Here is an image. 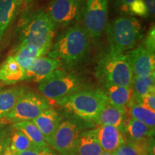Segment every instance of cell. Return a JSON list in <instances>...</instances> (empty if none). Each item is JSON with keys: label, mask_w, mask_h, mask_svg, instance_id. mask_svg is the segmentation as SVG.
Wrapping results in <instances>:
<instances>
[{"label": "cell", "mask_w": 155, "mask_h": 155, "mask_svg": "<svg viewBox=\"0 0 155 155\" xmlns=\"http://www.w3.org/2000/svg\"><path fill=\"white\" fill-rule=\"evenodd\" d=\"M90 36L80 24H73L52 44L48 55L61 62L62 67L72 68L82 63L88 55Z\"/></svg>", "instance_id": "obj_1"}, {"label": "cell", "mask_w": 155, "mask_h": 155, "mask_svg": "<svg viewBox=\"0 0 155 155\" xmlns=\"http://www.w3.org/2000/svg\"><path fill=\"white\" fill-rule=\"evenodd\" d=\"M55 27L43 9L25 12L19 26V45L35 46L47 55L53 44Z\"/></svg>", "instance_id": "obj_2"}, {"label": "cell", "mask_w": 155, "mask_h": 155, "mask_svg": "<svg viewBox=\"0 0 155 155\" xmlns=\"http://www.w3.org/2000/svg\"><path fill=\"white\" fill-rule=\"evenodd\" d=\"M56 102L66 113L95 124L108 101L103 88L90 86L77 91Z\"/></svg>", "instance_id": "obj_3"}, {"label": "cell", "mask_w": 155, "mask_h": 155, "mask_svg": "<svg viewBox=\"0 0 155 155\" xmlns=\"http://www.w3.org/2000/svg\"><path fill=\"white\" fill-rule=\"evenodd\" d=\"M95 75L104 85L132 87L133 72L127 54L108 49L98 58Z\"/></svg>", "instance_id": "obj_4"}, {"label": "cell", "mask_w": 155, "mask_h": 155, "mask_svg": "<svg viewBox=\"0 0 155 155\" xmlns=\"http://www.w3.org/2000/svg\"><path fill=\"white\" fill-rule=\"evenodd\" d=\"M109 48L116 53L133 49L144 36V28L138 19L131 16H121L106 27Z\"/></svg>", "instance_id": "obj_5"}, {"label": "cell", "mask_w": 155, "mask_h": 155, "mask_svg": "<svg viewBox=\"0 0 155 155\" xmlns=\"http://www.w3.org/2000/svg\"><path fill=\"white\" fill-rule=\"evenodd\" d=\"M94 123L65 114L54 135L52 147L60 155H75V147L80 135L92 129Z\"/></svg>", "instance_id": "obj_6"}, {"label": "cell", "mask_w": 155, "mask_h": 155, "mask_svg": "<svg viewBox=\"0 0 155 155\" xmlns=\"http://www.w3.org/2000/svg\"><path fill=\"white\" fill-rule=\"evenodd\" d=\"M85 76L75 73H66L60 68L47 80L39 83L38 90L46 98L61 99L77 91L90 87Z\"/></svg>", "instance_id": "obj_7"}, {"label": "cell", "mask_w": 155, "mask_h": 155, "mask_svg": "<svg viewBox=\"0 0 155 155\" xmlns=\"http://www.w3.org/2000/svg\"><path fill=\"white\" fill-rule=\"evenodd\" d=\"M49 108L50 104L45 97L28 91L20 97L14 108L3 119L13 124L33 121L42 112Z\"/></svg>", "instance_id": "obj_8"}, {"label": "cell", "mask_w": 155, "mask_h": 155, "mask_svg": "<svg viewBox=\"0 0 155 155\" xmlns=\"http://www.w3.org/2000/svg\"><path fill=\"white\" fill-rule=\"evenodd\" d=\"M108 0H87L82 18L91 39H98L104 33L108 18Z\"/></svg>", "instance_id": "obj_9"}, {"label": "cell", "mask_w": 155, "mask_h": 155, "mask_svg": "<svg viewBox=\"0 0 155 155\" xmlns=\"http://www.w3.org/2000/svg\"><path fill=\"white\" fill-rule=\"evenodd\" d=\"M83 0H51L47 12L55 26L65 27L82 17Z\"/></svg>", "instance_id": "obj_10"}, {"label": "cell", "mask_w": 155, "mask_h": 155, "mask_svg": "<svg viewBox=\"0 0 155 155\" xmlns=\"http://www.w3.org/2000/svg\"><path fill=\"white\" fill-rule=\"evenodd\" d=\"M134 77H147L154 74L155 56L142 45L127 53Z\"/></svg>", "instance_id": "obj_11"}, {"label": "cell", "mask_w": 155, "mask_h": 155, "mask_svg": "<svg viewBox=\"0 0 155 155\" xmlns=\"http://www.w3.org/2000/svg\"><path fill=\"white\" fill-rule=\"evenodd\" d=\"M104 152L114 153L126 141L125 135L111 126L98 125L91 129Z\"/></svg>", "instance_id": "obj_12"}, {"label": "cell", "mask_w": 155, "mask_h": 155, "mask_svg": "<svg viewBox=\"0 0 155 155\" xmlns=\"http://www.w3.org/2000/svg\"><path fill=\"white\" fill-rule=\"evenodd\" d=\"M129 120L127 108L117 107L107 103L103 108L95 124L97 125L111 126L125 135Z\"/></svg>", "instance_id": "obj_13"}, {"label": "cell", "mask_w": 155, "mask_h": 155, "mask_svg": "<svg viewBox=\"0 0 155 155\" xmlns=\"http://www.w3.org/2000/svg\"><path fill=\"white\" fill-rule=\"evenodd\" d=\"M61 62L49 57H40L35 60L33 64L26 73V81L40 83L43 82L58 69L61 68Z\"/></svg>", "instance_id": "obj_14"}, {"label": "cell", "mask_w": 155, "mask_h": 155, "mask_svg": "<svg viewBox=\"0 0 155 155\" xmlns=\"http://www.w3.org/2000/svg\"><path fill=\"white\" fill-rule=\"evenodd\" d=\"M63 116L57 110L49 108L35 119L33 123L41 131L47 144L52 147L54 135L61 123Z\"/></svg>", "instance_id": "obj_15"}, {"label": "cell", "mask_w": 155, "mask_h": 155, "mask_svg": "<svg viewBox=\"0 0 155 155\" xmlns=\"http://www.w3.org/2000/svg\"><path fill=\"white\" fill-rule=\"evenodd\" d=\"M26 81V73L12 56L0 65V85H13Z\"/></svg>", "instance_id": "obj_16"}, {"label": "cell", "mask_w": 155, "mask_h": 155, "mask_svg": "<svg viewBox=\"0 0 155 155\" xmlns=\"http://www.w3.org/2000/svg\"><path fill=\"white\" fill-rule=\"evenodd\" d=\"M103 88L108 104L120 108H127L132 97V87H125L116 85H104Z\"/></svg>", "instance_id": "obj_17"}, {"label": "cell", "mask_w": 155, "mask_h": 155, "mask_svg": "<svg viewBox=\"0 0 155 155\" xmlns=\"http://www.w3.org/2000/svg\"><path fill=\"white\" fill-rule=\"evenodd\" d=\"M154 128H152L141 122L131 118L126 129V140L131 142H141L154 139Z\"/></svg>", "instance_id": "obj_18"}, {"label": "cell", "mask_w": 155, "mask_h": 155, "mask_svg": "<svg viewBox=\"0 0 155 155\" xmlns=\"http://www.w3.org/2000/svg\"><path fill=\"white\" fill-rule=\"evenodd\" d=\"M24 86H14L0 90V117L5 118L12 111L20 97L28 91Z\"/></svg>", "instance_id": "obj_19"}, {"label": "cell", "mask_w": 155, "mask_h": 155, "mask_svg": "<svg viewBox=\"0 0 155 155\" xmlns=\"http://www.w3.org/2000/svg\"><path fill=\"white\" fill-rule=\"evenodd\" d=\"M103 152L104 150L91 129L81 134L78 139L75 155H101Z\"/></svg>", "instance_id": "obj_20"}, {"label": "cell", "mask_w": 155, "mask_h": 155, "mask_svg": "<svg viewBox=\"0 0 155 155\" xmlns=\"http://www.w3.org/2000/svg\"><path fill=\"white\" fill-rule=\"evenodd\" d=\"M46 54L33 45H19L15 50L14 55H12L15 61L26 72L30 68L35 60L40 57H43Z\"/></svg>", "instance_id": "obj_21"}, {"label": "cell", "mask_w": 155, "mask_h": 155, "mask_svg": "<svg viewBox=\"0 0 155 155\" xmlns=\"http://www.w3.org/2000/svg\"><path fill=\"white\" fill-rule=\"evenodd\" d=\"M12 128L24 133L36 147H48L43 135L32 121H25L13 124Z\"/></svg>", "instance_id": "obj_22"}, {"label": "cell", "mask_w": 155, "mask_h": 155, "mask_svg": "<svg viewBox=\"0 0 155 155\" xmlns=\"http://www.w3.org/2000/svg\"><path fill=\"white\" fill-rule=\"evenodd\" d=\"M131 99L137 100L155 93L154 74L147 77H133Z\"/></svg>", "instance_id": "obj_23"}, {"label": "cell", "mask_w": 155, "mask_h": 155, "mask_svg": "<svg viewBox=\"0 0 155 155\" xmlns=\"http://www.w3.org/2000/svg\"><path fill=\"white\" fill-rule=\"evenodd\" d=\"M17 12L14 0H0V42Z\"/></svg>", "instance_id": "obj_24"}, {"label": "cell", "mask_w": 155, "mask_h": 155, "mask_svg": "<svg viewBox=\"0 0 155 155\" xmlns=\"http://www.w3.org/2000/svg\"><path fill=\"white\" fill-rule=\"evenodd\" d=\"M128 107L131 118L149 127H155V112L151 111L134 101L131 100Z\"/></svg>", "instance_id": "obj_25"}, {"label": "cell", "mask_w": 155, "mask_h": 155, "mask_svg": "<svg viewBox=\"0 0 155 155\" xmlns=\"http://www.w3.org/2000/svg\"><path fill=\"white\" fill-rule=\"evenodd\" d=\"M35 147L24 133L12 127L9 147L15 154L17 155L19 153L25 152Z\"/></svg>", "instance_id": "obj_26"}, {"label": "cell", "mask_w": 155, "mask_h": 155, "mask_svg": "<svg viewBox=\"0 0 155 155\" xmlns=\"http://www.w3.org/2000/svg\"><path fill=\"white\" fill-rule=\"evenodd\" d=\"M129 12L131 15H138L139 17H150L143 0H135L134 2L131 3L129 7Z\"/></svg>", "instance_id": "obj_27"}, {"label": "cell", "mask_w": 155, "mask_h": 155, "mask_svg": "<svg viewBox=\"0 0 155 155\" xmlns=\"http://www.w3.org/2000/svg\"><path fill=\"white\" fill-rule=\"evenodd\" d=\"M12 128L0 127V155L8 148L10 142Z\"/></svg>", "instance_id": "obj_28"}, {"label": "cell", "mask_w": 155, "mask_h": 155, "mask_svg": "<svg viewBox=\"0 0 155 155\" xmlns=\"http://www.w3.org/2000/svg\"><path fill=\"white\" fill-rule=\"evenodd\" d=\"M17 155H58L55 151L50 149L49 146L38 147H35L30 150L19 153Z\"/></svg>", "instance_id": "obj_29"}, {"label": "cell", "mask_w": 155, "mask_h": 155, "mask_svg": "<svg viewBox=\"0 0 155 155\" xmlns=\"http://www.w3.org/2000/svg\"><path fill=\"white\" fill-rule=\"evenodd\" d=\"M155 31H154V27L152 26V28L150 29L147 34L146 38L142 42V45L146 48L147 50L154 54L155 51Z\"/></svg>", "instance_id": "obj_30"}, {"label": "cell", "mask_w": 155, "mask_h": 155, "mask_svg": "<svg viewBox=\"0 0 155 155\" xmlns=\"http://www.w3.org/2000/svg\"><path fill=\"white\" fill-rule=\"evenodd\" d=\"M114 155H139L135 147L131 143L126 141L124 144L116 150L114 153Z\"/></svg>", "instance_id": "obj_31"}, {"label": "cell", "mask_w": 155, "mask_h": 155, "mask_svg": "<svg viewBox=\"0 0 155 155\" xmlns=\"http://www.w3.org/2000/svg\"><path fill=\"white\" fill-rule=\"evenodd\" d=\"M131 100L137 102L138 104H141V105L147 108L148 109L151 110V111H155V93L147 95V96L143 97L141 98H139V99Z\"/></svg>", "instance_id": "obj_32"}, {"label": "cell", "mask_w": 155, "mask_h": 155, "mask_svg": "<svg viewBox=\"0 0 155 155\" xmlns=\"http://www.w3.org/2000/svg\"><path fill=\"white\" fill-rule=\"evenodd\" d=\"M135 0H118L120 10L124 13H129V7Z\"/></svg>", "instance_id": "obj_33"}, {"label": "cell", "mask_w": 155, "mask_h": 155, "mask_svg": "<svg viewBox=\"0 0 155 155\" xmlns=\"http://www.w3.org/2000/svg\"><path fill=\"white\" fill-rule=\"evenodd\" d=\"M145 6H146L149 15L153 17L155 12V0H143Z\"/></svg>", "instance_id": "obj_34"}, {"label": "cell", "mask_w": 155, "mask_h": 155, "mask_svg": "<svg viewBox=\"0 0 155 155\" xmlns=\"http://www.w3.org/2000/svg\"><path fill=\"white\" fill-rule=\"evenodd\" d=\"M15 5H16L17 10H19V8L22 7V5L25 3V0H14Z\"/></svg>", "instance_id": "obj_35"}, {"label": "cell", "mask_w": 155, "mask_h": 155, "mask_svg": "<svg viewBox=\"0 0 155 155\" xmlns=\"http://www.w3.org/2000/svg\"><path fill=\"white\" fill-rule=\"evenodd\" d=\"M2 155H17V154H15V153L13 152L10 149H9V147H8V148H7V150L3 152V154Z\"/></svg>", "instance_id": "obj_36"}, {"label": "cell", "mask_w": 155, "mask_h": 155, "mask_svg": "<svg viewBox=\"0 0 155 155\" xmlns=\"http://www.w3.org/2000/svg\"><path fill=\"white\" fill-rule=\"evenodd\" d=\"M101 155H114L113 153H110V152H104Z\"/></svg>", "instance_id": "obj_37"}, {"label": "cell", "mask_w": 155, "mask_h": 155, "mask_svg": "<svg viewBox=\"0 0 155 155\" xmlns=\"http://www.w3.org/2000/svg\"><path fill=\"white\" fill-rule=\"evenodd\" d=\"M32 0H25V3H27V4H29L30 2H31Z\"/></svg>", "instance_id": "obj_38"}, {"label": "cell", "mask_w": 155, "mask_h": 155, "mask_svg": "<svg viewBox=\"0 0 155 155\" xmlns=\"http://www.w3.org/2000/svg\"><path fill=\"white\" fill-rule=\"evenodd\" d=\"M1 119H1V117H0V120H1Z\"/></svg>", "instance_id": "obj_39"}]
</instances>
